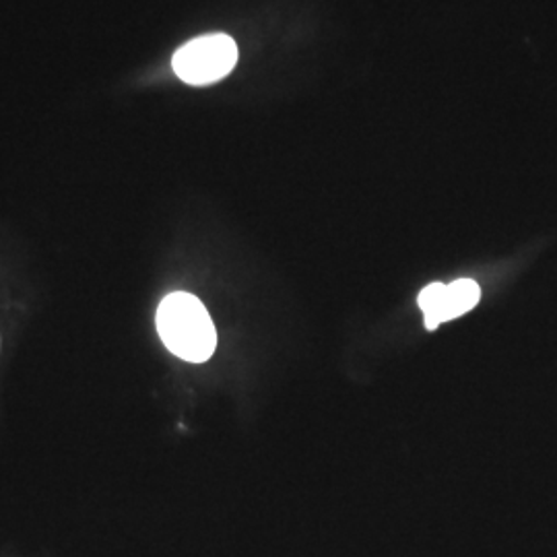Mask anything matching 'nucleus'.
Returning a JSON list of instances; mask_svg holds the SVG:
<instances>
[{"mask_svg":"<svg viewBox=\"0 0 557 557\" xmlns=\"http://www.w3.org/2000/svg\"><path fill=\"white\" fill-rule=\"evenodd\" d=\"M481 299V289L471 278L455 283H432L419 294V308L425 314V329L436 331L442 322L455 320L473 310Z\"/></svg>","mask_w":557,"mask_h":557,"instance_id":"3","label":"nucleus"},{"mask_svg":"<svg viewBox=\"0 0 557 557\" xmlns=\"http://www.w3.org/2000/svg\"><path fill=\"white\" fill-rule=\"evenodd\" d=\"M238 62V46L227 34H209L176 50L172 66L188 85H211L227 77Z\"/></svg>","mask_w":557,"mask_h":557,"instance_id":"2","label":"nucleus"},{"mask_svg":"<svg viewBox=\"0 0 557 557\" xmlns=\"http://www.w3.org/2000/svg\"><path fill=\"white\" fill-rule=\"evenodd\" d=\"M158 333L163 345L180 359L202 363L215 354L218 333L207 308L197 296L176 292L161 299Z\"/></svg>","mask_w":557,"mask_h":557,"instance_id":"1","label":"nucleus"}]
</instances>
